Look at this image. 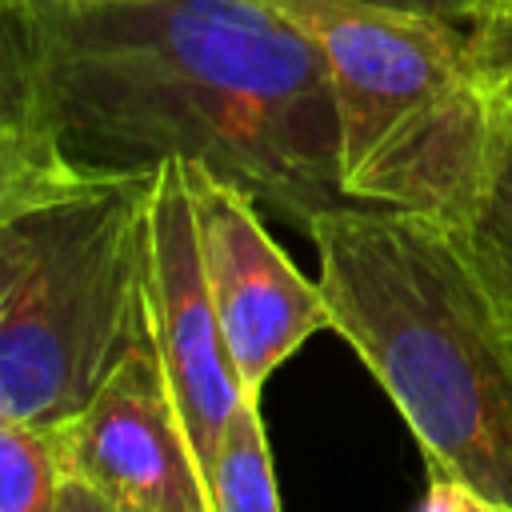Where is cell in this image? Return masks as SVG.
<instances>
[{
    "mask_svg": "<svg viewBox=\"0 0 512 512\" xmlns=\"http://www.w3.org/2000/svg\"><path fill=\"white\" fill-rule=\"evenodd\" d=\"M356 4H376V8H396V12H424V16H444V20H456V24H476L500 0H356Z\"/></svg>",
    "mask_w": 512,
    "mask_h": 512,
    "instance_id": "15",
    "label": "cell"
},
{
    "mask_svg": "<svg viewBox=\"0 0 512 512\" xmlns=\"http://www.w3.org/2000/svg\"><path fill=\"white\" fill-rule=\"evenodd\" d=\"M468 32H472V48H476L484 72L500 88L512 76V0H500L484 20L468 24Z\"/></svg>",
    "mask_w": 512,
    "mask_h": 512,
    "instance_id": "14",
    "label": "cell"
},
{
    "mask_svg": "<svg viewBox=\"0 0 512 512\" xmlns=\"http://www.w3.org/2000/svg\"><path fill=\"white\" fill-rule=\"evenodd\" d=\"M212 512H280L272 448L260 420V396H244L232 412L212 476H208Z\"/></svg>",
    "mask_w": 512,
    "mask_h": 512,
    "instance_id": "8",
    "label": "cell"
},
{
    "mask_svg": "<svg viewBox=\"0 0 512 512\" xmlns=\"http://www.w3.org/2000/svg\"><path fill=\"white\" fill-rule=\"evenodd\" d=\"M420 512H468V492H464L460 484H452V480L432 476Z\"/></svg>",
    "mask_w": 512,
    "mask_h": 512,
    "instance_id": "17",
    "label": "cell"
},
{
    "mask_svg": "<svg viewBox=\"0 0 512 512\" xmlns=\"http://www.w3.org/2000/svg\"><path fill=\"white\" fill-rule=\"evenodd\" d=\"M48 440L64 476L92 484L124 512H212L148 336L80 416L48 428Z\"/></svg>",
    "mask_w": 512,
    "mask_h": 512,
    "instance_id": "7",
    "label": "cell"
},
{
    "mask_svg": "<svg viewBox=\"0 0 512 512\" xmlns=\"http://www.w3.org/2000/svg\"><path fill=\"white\" fill-rule=\"evenodd\" d=\"M328 328L412 428L432 476L512 512V312L448 220L336 204L308 220Z\"/></svg>",
    "mask_w": 512,
    "mask_h": 512,
    "instance_id": "2",
    "label": "cell"
},
{
    "mask_svg": "<svg viewBox=\"0 0 512 512\" xmlns=\"http://www.w3.org/2000/svg\"><path fill=\"white\" fill-rule=\"evenodd\" d=\"M456 228L464 232L476 264L484 268V276L512 312V100H504L500 112V132L480 200L468 212V220Z\"/></svg>",
    "mask_w": 512,
    "mask_h": 512,
    "instance_id": "9",
    "label": "cell"
},
{
    "mask_svg": "<svg viewBox=\"0 0 512 512\" xmlns=\"http://www.w3.org/2000/svg\"><path fill=\"white\" fill-rule=\"evenodd\" d=\"M500 96H504V100H512V76H508V80L500 84Z\"/></svg>",
    "mask_w": 512,
    "mask_h": 512,
    "instance_id": "20",
    "label": "cell"
},
{
    "mask_svg": "<svg viewBox=\"0 0 512 512\" xmlns=\"http://www.w3.org/2000/svg\"><path fill=\"white\" fill-rule=\"evenodd\" d=\"M196 244L204 284L240 376L244 396H260L268 376L316 332L328 328V304L320 280H308L272 232L260 220L256 200L208 172L196 160H184Z\"/></svg>",
    "mask_w": 512,
    "mask_h": 512,
    "instance_id": "6",
    "label": "cell"
},
{
    "mask_svg": "<svg viewBox=\"0 0 512 512\" xmlns=\"http://www.w3.org/2000/svg\"><path fill=\"white\" fill-rule=\"evenodd\" d=\"M60 476L48 432L0 424V512H56Z\"/></svg>",
    "mask_w": 512,
    "mask_h": 512,
    "instance_id": "11",
    "label": "cell"
},
{
    "mask_svg": "<svg viewBox=\"0 0 512 512\" xmlns=\"http://www.w3.org/2000/svg\"><path fill=\"white\" fill-rule=\"evenodd\" d=\"M264 4L324 56L344 196L464 224L488 180L504 112L468 24L356 0Z\"/></svg>",
    "mask_w": 512,
    "mask_h": 512,
    "instance_id": "3",
    "label": "cell"
},
{
    "mask_svg": "<svg viewBox=\"0 0 512 512\" xmlns=\"http://www.w3.org/2000/svg\"><path fill=\"white\" fill-rule=\"evenodd\" d=\"M68 160L48 136L28 72V56L12 20V8L0 4V164H56Z\"/></svg>",
    "mask_w": 512,
    "mask_h": 512,
    "instance_id": "10",
    "label": "cell"
},
{
    "mask_svg": "<svg viewBox=\"0 0 512 512\" xmlns=\"http://www.w3.org/2000/svg\"><path fill=\"white\" fill-rule=\"evenodd\" d=\"M0 4H88V0H0Z\"/></svg>",
    "mask_w": 512,
    "mask_h": 512,
    "instance_id": "19",
    "label": "cell"
},
{
    "mask_svg": "<svg viewBox=\"0 0 512 512\" xmlns=\"http://www.w3.org/2000/svg\"><path fill=\"white\" fill-rule=\"evenodd\" d=\"M148 172H104L52 208L0 320V424L60 428L144 344Z\"/></svg>",
    "mask_w": 512,
    "mask_h": 512,
    "instance_id": "4",
    "label": "cell"
},
{
    "mask_svg": "<svg viewBox=\"0 0 512 512\" xmlns=\"http://www.w3.org/2000/svg\"><path fill=\"white\" fill-rule=\"evenodd\" d=\"M56 512H124L120 504H112L104 492H96L92 484L76 480V476H60V492H56Z\"/></svg>",
    "mask_w": 512,
    "mask_h": 512,
    "instance_id": "16",
    "label": "cell"
},
{
    "mask_svg": "<svg viewBox=\"0 0 512 512\" xmlns=\"http://www.w3.org/2000/svg\"><path fill=\"white\" fill-rule=\"evenodd\" d=\"M92 176H100L96 168H80L72 160H56V164H0V216L52 200L60 192H72L80 184H88Z\"/></svg>",
    "mask_w": 512,
    "mask_h": 512,
    "instance_id": "13",
    "label": "cell"
},
{
    "mask_svg": "<svg viewBox=\"0 0 512 512\" xmlns=\"http://www.w3.org/2000/svg\"><path fill=\"white\" fill-rule=\"evenodd\" d=\"M468 512H508V508L488 504V500H480V496H472V492H468Z\"/></svg>",
    "mask_w": 512,
    "mask_h": 512,
    "instance_id": "18",
    "label": "cell"
},
{
    "mask_svg": "<svg viewBox=\"0 0 512 512\" xmlns=\"http://www.w3.org/2000/svg\"><path fill=\"white\" fill-rule=\"evenodd\" d=\"M144 324L168 400L208 484L224 428L244 400L196 244L184 160H160L144 204Z\"/></svg>",
    "mask_w": 512,
    "mask_h": 512,
    "instance_id": "5",
    "label": "cell"
},
{
    "mask_svg": "<svg viewBox=\"0 0 512 512\" xmlns=\"http://www.w3.org/2000/svg\"><path fill=\"white\" fill-rule=\"evenodd\" d=\"M40 120L96 172L196 160L308 228L352 204L336 168L328 68L264 0L8 4Z\"/></svg>",
    "mask_w": 512,
    "mask_h": 512,
    "instance_id": "1",
    "label": "cell"
},
{
    "mask_svg": "<svg viewBox=\"0 0 512 512\" xmlns=\"http://www.w3.org/2000/svg\"><path fill=\"white\" fill-rule=\"evenodd\" d=\"M104 176V172H100ZM96 180V176H92ZM84 188V184H80ZM76 192V188H72ZM68 192L52 196V200H40V204H28V208H16L8 216H0V320L20 288V280L28 276L44 236H48V224H52V208L64 200Z\"/></svg>",
    "mask_w": 512,
    "mask_h": 512,
    "instance_id": "12",
    "label": "cell"
}]
</instances>
